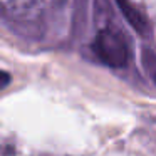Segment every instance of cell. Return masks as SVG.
Returning <instances> with one entry per match:
<instances>
[{"mask_svg":"<svg viewBox=\"0 0 156 156\" xmlns=\"http://www.w3.org/2000/svg\"><path fill=\"white\" fill-rule=\"evenodd\" d=\"M92 51L109 67H124L129 61V47L124 35L112 27L101 29L92 42Z\"/></svg>","mask_w":156,"mask_h":156,"instance_id":"obj_1","label":"cell"},{"mask_svg":"<svg viewBox=\"0 0 156 156\" xmlns=\"http://www.w3.org/2000/svg\"><path fill=\"white\" fill-rule=\"evenodd\" d=\"M116 2H118V5H119V9H121L122 15H124V19L129 22V25H131L138 34H141V35L148 34L149 24H148V20H146L144 15H143L129 0H116Z\"/></svg>","mask_w":156,"mask_h":156,"instance_id":"obj_2","label":"cell"},{"mask_svg":"<svg viewBox=\"0 0 156 156\" xmlns=\"http://www.w3.org/2000/svg\"><path fill=\"white\" fill-rule=\"evenodd\" d=\"M9 82H10V74L5 72V71H0V89L7 87Z\"/></svg>","mask_w":156,"mask_h":156,"instance_id":"obj_3","label":"cell"},{"mask_svg":"<svg viewBox=\"0 0 156 156\" xmlns=\"http://www.w3.org/2000/svg\"><path fill=\"white\" fill-rule=\"evenodd\" d=\"M153 79H154V82H156V72H154V74H153Z\"/></svg>","mask_w":156,"mask_h":156,"instance_id":"obj_4","label":"cell"}]
</instances>
